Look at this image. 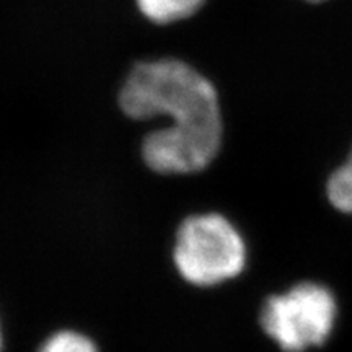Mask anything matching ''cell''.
I'll use <instances>...</instances> for the list:
<instances>
[{
  "label": "cell",
  "instance_id": "cell-1",
  "mask_svg": "<svg viewBox=\"0 0 352 352\" xmlns=\"http://www.w3.org/2000/svg\"><path fill=\"white\" fill-rule=\"evenodd\" d=\"M118 101L131 120H171L144 138V164L155 173L192 175L217 158L223 138L217 88L192 65L173 57L138 63Z\"/></svg>",
  "mask_w": 352,
  "mask_h": 352
},
{
  "label": "cell",
  "instance_id": "cell-2",
  "mask_svg": "<svg viewBox=\"0 0 352 352\" xmlns=\"http://www.w3.org/2000/svg\"><path fill=\"white\" fill-rule=\"evenodd\" d=\"M248 261V248L233 223L219 212L189 215L175 236L173 264L196 287H214L239 277Z\"/></svg>",
  "mask_w": 352,
  "mask_h": 352
},
{
  "label": "cell",
  "instance_id": "cell-3",
  "mask_svg": "<svg viewBox=\"0 0 352 352\" xmlns=\"http://www.w3.org/2000/svg\"><path fill=\"white\" fill-rule=\"evenodd\" d=\"M338 303L327 285L300 283L271 296L261 308L263 331L284 352H305L329 340Z\"/></svg>",
  "mask_w": 352,
  "mask_h": 352
},
{
  "label": "cell",
  "instance_id": "cell-4",
  "mask_svg": "<svg viewBox=\"0 0 352 352\" xmlns=\"http://www.w3.org/2000/svg\"><path fill=\"white\" fill-rule=\"evenodd\" d=\"M208 0H135L139 12L155 25H171L195 16Z\"/></svg>",
  "mask_w": 352,
  "mask_h": 352
},
{
  "label": "cell",
  "instance_id": "cell-5",
  "mask_svg": "<svg viewBox=\"0 0 352 352\" xmlns=\"http://www.w3.org/2000/svg\"><path fill=\"white\" fill-rule=\"evenodd\" d=\"M327 195L334 209L352 215V152L344 164L329 176Z\"/></svg>",
  "mask_w": 352,
  "mask_h": 352
},
{
  "label": "cell",
  "instance_id": "cell-6",
  "mask_svg": "<svg viewBox=\"0 0 352 352\" xmlns=\"http://www.w3.org/2000/svg\"><path fill=\"white\" fill-rule=\"evenodd\" d=\"M39 352H98L90 338L76 329H59L39 347Z\"/></svg>",
  "mask_w": 352,
  "mask_h": 352
},
{
  "label": "cell",
  "instance_id": "cell-7",
  "mask_svg": "<svg viewBox=\"0 0 352 352\" xmlns=\"http://www.w3.org/2000/svg\"><path fill=\"white\" fill-rule=\"evenodd\" d=\"M0 349H2V329H0Z\"/></svg>",
  "mask_w": 352,
  "mask_h": 352
},
{
  "label": "cell",
  "instance_id": "cell-8",
  "mask_svg": "<svg viewBox=\"0 0 352 352\" xmlns=\"http://www.w3.org/2000/svg\"><path fill=\"white\" fill-rule=\"evenodd\" d=\"M308 2H314V3H318V2H324V0H308Z\"/></svg>",
  "mask_w": 352,
  "mask_h": 352
}]
</instances>
